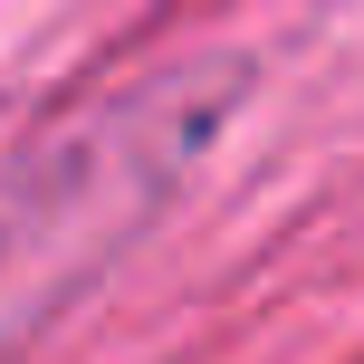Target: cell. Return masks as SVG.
Instances as JSON below:
<instances>
[{
  "mask_svg": "<svg viewBox=\"0 0 364 364\" xmlns=\"http://www.w3.org/2000/svg\"><path fill=\"white\" fill-rule=\"evenodd\" d=\"M230 115V87L211 77H154V87L87 106L68 125L29 134L19 154H0V288L48 250L58 230L96 220L106 201H144L211 144V125Z\"/></svg>",
  "mask_w": 364,
  "mask_h": 364,
  "instance_id": "1",
  "label": "cell"
}]
</instances>
